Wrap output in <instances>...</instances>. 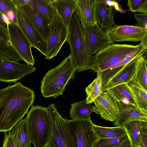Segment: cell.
I'll list each match as a JSON object with an SVG mask.
<instances>
[{"label":"cell","instance_id":"cell-37","mask_svg":"<svg viewBox=\"0 0 147 147\" xmlns=\"http://www.w3.org/2000/svg\"><path fill=\"white\" fill-rule=\"evenodd\" d=\"M5 133L3 147H16L13 137L10 131Z\"/></svg>","mask_w":147,"mask_h":147},{"label":"cell","instance_id":"cell-43","mask_svg":"<svg viewBox=\"0 0 147 147\" xmlns=\"http://www.w3.org/2000/svg\"><path fill=\"white\" fill-rule=\"evenodd\" d=\"M27 147H32L30 144Z\"/></svg>","mask_w":147,"mask_h":147},{"label":"cell","instance_id":"cell-11","mask_svg":"<svg viewBox=\"0 0 147 147\" xmlns=\"http://www.w3.org/2000/svg\"><path fill=\"white\" fill-rule=\"evenodd\" d=\"M16 23L34 47L45 57L47 53L46 41L33 26L22 11L16 7Z\"/></svg>","mask_w":147,"mask_h":147},{"label":"cell","instance_id":"cell-12","mask_svg":"<svg viewBox=\"0 0 147 147\" xmlns=\"http://www.w3.org/2000/svg\"><path fill=\"white\" fill-rule=\"evenodd\" d=\"M36 70L33 66L10 60H0V81L15 83Z\"/></svg>","mask_w":147,"mask_h":147},{"label":"cell","instance_id":"cell-30","mask_svg":"<svg viewBox=\"0 0 147 147\" xmlns=\"http://www.w3.org/2000/svg\"><path fill=\"white\" fill-rule=\"evenodd\" d=\"M102 82L100 73L97 74L96 78L85 88L87 96L86 100L87 104L92 103L100 94L102 86Z\"/></svg>","mask_w":147,"mask_h":147},{"label":"cell","instance_id":"cell-29","mask_svg":"<svg viewBox=\"0 0 147 147\" xmlns=\"http://www.w3.org/2000/svg\"><path fill=\"white\" fill-rule=\"evenodd\" d=\"M140 121L137 120L131 121L123 126L132 146L142 147L140 134Z\"/></svg>","mask_w":147,"mask_h":147},{"label":"cell","instance_id":"cell-15","mask_svg":"<svg viewBox=\"0 0 147 147\" xmlns=\"http://www.w3.org/2000/svg\"><path fill=\"white\" fill-rule=\"evenodd\" d=\"M96 0V18L97 23L106 32L115 27L117 25L114 18L116 9L110 4V1Z\"/></svg>","mask_w":147,"mask_h":147},{"label":"cell","instance_id":"cell-19","mask_svg":"<svg viewBox=\"0 0 147 147\" xmlns=\"http://www.w3.org/2000/svg\"><path fill=\"white\" fill-rule=\"evenodd\" d=\"M147 37H146L140 42L138 47L123 60L112 68L100 73L102 86L132 60L140 55L146 53L147 51Z\"/></svg>","mask_w":147,"mask_h":147},{"label":"cell","instance_id":"cell-39","mask_svg":"<svg viewBox=\"0 0 147 147\" xmlns=\"http://www.w3.org/2000/svg\"><path fill=\"white\" fill-rule=\"evenodd\" d=\"M120 147H132L131 145L128 138Z\"/></svg>","mask_w":147,"mask_h":147},{"label":"cell","instance_id":"cell-4","mask_svg":"<svg viewBox=\"0 0 147 147\" xmlns=\"http://www.w3.org/2000/svg\"><path fill=\"white\" fill-rule=\"evenodd\" d=\"M67 41L70 46V54L76 71L90 69L93 56L87 50L81 24L74 12L68 26Z\"/></svg>","mask_w":147,"mask_h":147},{"label":"cell","instance_id":"cell-10","mask_svg":"<svg viewBox=\"0 0 147 147\" xmlns=\"http://www.w3.org/2000/svg\"><path fill=\"white\" fill-rule=\"evenodd\" d=\"M106 33L110 44L125 41L141 42L147 37V29L136 26H117Z\"/></svg>","mask_w":147,"mask_h":147},{"label":"cell","instance_id":"cell-13","mask_svg":"<svg viewBox=\"0 0 147 147\" xmlns=\"http://www.w3.org/2000/svg\"><path fill=\"white\" fill-rule=\"evenodd\" d=\"M87 50L94 56L110 44L106 32L97 23L82 28Z\"/></svg>","mask_w":147,"mask_h":147},{"label":"cell","instance_id":"cell-27","mask_svg":"<svg viewBox=\"0 0 147 147\" xmlns=\"http://www.w3.org/2000/svg\"><path fill=\"white\" fill-rule=\"evenodd\" d=\"M128 84L135 95L139 108L147 115V90L136 81L134 78Z\"/></svg>","mask_w":147,"mask_h":147},{"label":"cell","instance_id":"cell-28","mask_svg":"<svg viewBox=\"0 0 147 147\" xmlns=\"http://www.w3.org/2000/svg\"><path fill=\"white\" fill-rule=\"evenodd\" d=\"M93 128L98 139L115 138L127 135L124 127H109L94 124Z\"/></svg>","mask_w":147,"mask_h":147},{"label":"cell","instance_id":"cell-45","mask_svg":"<svg viewBox=\"0 0 147 147\" xmlns=\"http://www.w3.org/2000/svg\"><path fill=\"white\" fill-rule=\"evenodd\" d=\"M1 94V90H0V96Z\"/></svg>","mask_w":147,"mask_h":147},{"label":"cell","instance_id":"cell-24","mask_svg":"<svg viewBox=\"0 0 147 147\" xmlns=\"http://www.w3.org/2000/svg\"><path fill=\"white\" fill-rule=\"evenodd\" d=\"M9 131L16 147H27L30 144L26 118L17 123Z\"/></svg>","mask_w":147,"mask_h":147},{"label":"cell","instance_id":"cell-22","mask_svg":"<svg viewBox=\"0 0 147 147\" xmlns=\"http://www.w3.org/2000/svg\"><path fill=\"white\" fill-rule=\"evenodd\" d=\"M51 2L65 25L68 28L75 9L76 0H53Z\"/></svg>","mask_w":147,"mask_h":147},{"label":"cell","instance_id":"cell-2","mask_svg":"<svg viewBox=\"0 0 147 147\" xmlns=\"http://www.w3.org/2000/svg\"><path fill=\"white\" fill-rule=\"evenodd\" d=\"M76 71L71 55L45 74L41 81V92L45 98H55L62 94L69 81Z\"/></svg>","mask_w":147,"mask_h":147},{"label":"cell","instance_id":"cell-20","mask_svg":"<svg viewBox=\"0 0 147 147\" xmlns=\"http://www.w3.org/2000/svg\"><path fill=\"white\" fill-rule=\"evenodd\" d=\"M17 7L23 13L46 41L50 28V25L46 19L29 4Z\"/></svg>","mask_w":147,"mask_h":147},{"label":"cell","instance_id":"cell-7","mask_svg":"<svg viewBox=\"0 0 147 147\" xmlns=\"http://www.w3.org/2000/svg\"><path fill=\"white\" fill-rule=\"evenodd\" d=\"M52 122V132L49 143L52 147H74L68 130L66 119L57 111L52 103L47 107Z\"/></svg>","mask_w":147,"mask_h":147},{"label":"cell","instance_id":"cell-14","mask_svg":"<svg viewBox=\"0 0 147 147\" xmlns=\"http://www.w3.org/2000/svg\"><path fill=\"white\" fill-rule=\"evenodd\" d=\"M95 113L105 120L114 122L119 112L118 102L115 100L107 92H101L95 99Z\"/></svg>","mask_w":147,"mask_h":147},{"label":"cell","instance_id":"cell-35","mask_svg":"<svg viewBox=\"0 0 147 147\" xmlns=\"http://www.w3.org/2000/svg\"><path fill=\"white\" fill-rule=\"evenodd\" d=\"M140 134L142 147H147V121H140Z\"/></svg>","mask_w":147,"mask_h":147},{"label":"cell","instance_id":"cell-42","mask_svg":"<svg viewBox=\"0 0 147 147\" xmlns=\"http://www.w3.org/2000/svg\"><path fill=\"white\" fill-rule=\"evenodd\" d=\"M45 147H52L50 144L49 143Z\"/></svg>","mask_w":147,"mask_h":147},{"label":"cell","instance_id":"cell-34","mask_svg":"<svg viewBox=\"0 0 147 147\" xmlns=\"http://www.w3.org/2000/svg\"><path fill=\"white\" fill-rule=\"evenodd\" d=\"M127 5L132 12L147 13V0H129Z\"/></svg>","mask_w":147,"mask_h":147},{"label":"cell","instance_id":"cell-3","mask_svg":"<svg viewBox=\"0 0 147 147\" xmlns=\"http://www.w3.org/2000/svg\"><path fill=\"white\" fill-rule=\"evenodd\" d=\"M26 118L30 143L35 147H45L50 141L52 128L47 107L32 105Z\"/></svg>","mask_w":147,"mask_h":147},{"label":"cell","instance_id":"cell-25","mask_svg":"<svg viewBox=\"0 0 147 147\" xmlns=\"http://www.w3.org/2000/svg\"><path fill=\"white\" fill-rule=\"evenodd\" d=\"M93 112H95L94 106L87 104L85 99L71 103L69 114L71 120L87 119Z\"/></svg>","mask_w":147,"mask_h":147},{"label":"cell","instance_id":"cell-32","mask_svg":"<svg viewBox=\"0 0 147 147\" xmlns=\"http://www.w3.org/2000/svg\"><path fill=\"white\" fill-rule=\"evenodd\" d=\"M128 139L127 135L115 138H99L93 147H120Z\"/></svg>","mask_w":147,"mask_h":147},{"label":"cell","instance_id":"cell-31","mask_svg":"<svg viewBox=\"0 0 147 147\" xmlns=\"http://www.w3.org/2000/svg\"><path fill=\"white\" fill-rule=\"evenodd\" d=\"M147 60L144 55L140 58L134 79L147 90Z\"/></svg>","mask_w":147,"mask_h":147},{"label":"cell","instance_id":"cell-33","mask_svg":"<svg viewBox=\"0 0 147 147\" xmlns=\"http://www.w3.org/2000/svg\"><path fill=\"white\" fill-rule=\"evenodd\" d=\"M16 7L12 0H0V13L9 20L10 13L16 16Z\"/></svg>","mask_w":147,"mask_h":147},{"label":"cell","instance_id":"cell-9","mask_svg":"<svg viewBox=\"0 0 147 147\" xmlns=\"http://www.w3.org/2000/svg\"><path fill=\"white\" fill-rule=\"evenodd\" d=\"M6 24L11 44L22 60L28 65L33 66L35 61L32 52L31 43L16 23L8 20Z\"/></svg>","mask_w":147,"mask_h":147},{"label":"cell","instance_id":"cell-8","mask_svg":"<svg viewBox=\"0 0 147 147\" xmlns=\"http://www.w3.org/2000/svg\"><path fill=\"white\" fill-rule=\"evenodd\" d=\"M68 34V28L64 24L57 13L50 26L46 40L47 53L45 59L50 60L56 56L65 41Z\"/></svg>","mask_w":147,"mask_h":147},{"label":"cell","instance_id":"cell-17","mask_svg":"<svg viewBox=\"0 0 147 147\" xmlns=\"http://www.w3.org/2000/svg\"><path fill=\"white\" fill-rule=\"evenodd\" d=\"M96 0H76L74 13L82 28L97 23L96 18Z\"/></svg>","mask_w":147,"mask_h":147},{"label":"cell","instance_id":"cell-26","mask_svg":"<svg viewBox=\"0 0 147 147\" xmlns=\"http://www.w3.org/2000/svg\"><path fill=\"white\" fill-rule=\"evenodd\" d=\"M47 20L50 26L57 13L51 0H31L28 4Z\"/></svg>","mask_w":147,"mask_h":147},{"label":"cell","instance_id":"cell-21","mask_svg":"<svg viewBox=\"0 0 147 147\" xmlns=\"http://www.w3.org/2000/svg\"><path fill=\"white\" fill-rule=\"evenodd\" d=\"M107 92L115 101L117 102L121 101L125 103L133 105L140 110L135 95L128 83L117 86L109 89Z\"/></svg>","mask_w":147,"mask_h":147},{"label":"cell","instance_id":"cell-38","mask_svg":"<svg viewBox=\"0 0 147 147\" xmlns=\"http://www.w3.org/2000/svg\"><path fill=\"white\" fill-rule=\"evenodd\" d=\"M16 7L23 6L28 4L31 0H12Z\"/></svg>","mask_w":147,"mask_h":147},{"label":"cell","instance_id":"cell-44","mask_svg":"<svg viewBox=\"0 0 147 147\" xmlns=\"http://www.w3.org/2000/svg\"><path fill=\"white\" fill-rule=\"evenodd\" d=\"M132 147H140L138 146H132Z\"/></svg>","mask_w":147,"mask_h":147},{"label":"cell","instance_id":"cell-6","mask_svg":"<svg viewBox=\"0 0 147 147\" xmlns=\"http://www.w3.org/2000/svg\"><path fill=\"white\" fill-rule=\"evenodd\" d=\"M66 120L74 147H93L98 138L93 129L94 124L90 118Z\"/></svg>","mask_w":147,"mask_h":147},{"label":"cell","instance_id":"cell-18","mask_svg":"<svg viewBox=\"0 0 147 147\" xmlns=\"http://www.w3.org/2000/svg\"><path fill=\"white\" fill-rule=\"evenodd\" d=\"M119 113L113 122L114 125L122 126L134 120L147 121V115L135 106L121 101L118 102Z\"/></svg>","mask_w":147,"mask_h":147},{"label":"cell","instance_id":"cell-40","mask_svg":"<svg viewBox=\"0 0 147 147\" xmlns=\"http://www.w3.org/2000/svg\"><path fill=\"white\" fill-rule=\"evenodd\" d=\"M0 24L3 26H6V22L4 21V18L0 13Z\"/></svg>","mask_w":147,"mask_h":147},{"label":"cell","instance_id":"cell-1","mask_svg":"<svg viewBox=\"0 0 147 147\" xmlns=\"http://www.w3.org/2000/svg\"><path fill=\"white\" fill-rule=\"evenodd\" d=\"M34 99V91L19 82L1 90L0 132H9L22 120Z\"/></svg>","mask_w":147,"mask_h":147},{"label":"cell","instance_id":"cell-23","mask_svg":"<svg viewBox=\"0 0 147 147\" xmlns=\"http://www.w3.org/2000/svg\"><path fill=\"white\" fill-rule=\"evenodd\" d=\"M0 52L10 60L18 62L22 60L11 42L7 27L0 24Z\"/></svg>","mask_w":147,"mask_h":147},{"label":"cell","instance_id":"cell-36","mask_svg":"<svg viewBox=\"0 0 147 147\" xmlns=\"http://www.w3.org/2000/svg\"><path fill=\"white\" fill-rule=\"evenodd\" d=\"M134 17L137 21L136 26L147 29V13H134Z\"/></svg>","mask_w":147,"mask_h":147},{"label":"cell","instance_id":"cell-5","mask_svg":"<svg viewBox=\"0 0 147 147\" xmlns=\"http://www.w3.org/2000/svg\"><path fill=\"white\" fill-rule=\"evenodd\" d=\"M140 45L110 44L92 57L90 69L97 74L112 68L129 55Z\"/></svg>","mask_w":147,"mask_h":147},{"label":"cell","instance_id":"cell-41","mask_svg":"<svg viewBox=\"0 0 147 147\" xmlns=\"http://www.w3.org/2000/svg\"><path fill=\"white\" fill-rule=\"evenodd\" d=\"M0 60H9V59L0 52Z\"/></svg>","mask_w":147,"mask_h":147},{"label":"cell","instance_id":"cell-16","mask_svg":"<svg viewBox=\"0 0 147 147\" xmlns=\"http://www.w3.org/2000/svg\"><path fill=\"white\" fill-rule=\"evenodd\" d=\"M143 55L132 60L113 76L102 86V92H106L109 89L120 84L128 83L134 78L138 63L141 57Z\"/></svg>","mask_w":147,"mask_h":147}]
</instances>
